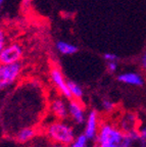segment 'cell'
<instances>
[{"label": "cell", "mask_w": 146, "mask_h": 147, "mask_svg": "<svg viewBox=\"0 0 146 147\" xmlns=\"http://www.w3.org/2000/svg\"><path fill=\"white\" fill-rule=\"evenodd\" d=\"M45 135L50 141L69 146L76 138V133L73 126L66 121L54 119L45 127Z\"/></svg>", "instance_id": "1"}, {"label": "cell", "mask_w": 146, "mask_h": 147, "mask_svg": "<svg viewBox=\"0 0 146 147\" xmlns=\"http://www.w3.org/2000/svg\"><path fill=\"white\" fill-rule=\"evenodd\" d=\"M125 133L119 127L108 122H103L99 126V131L95 139V147H121Z\"/></svg>", "instance_id": "2"}, {"label": "cell", "mask_w": 146, "mask_h": 147, "mask_svg": "<svg viewBox=\"0 0 146 147\" xmlns=\"http://www.w3.org/2000/svg\"><path fill=\"white\" fill-rule=\"evenodd\" d=\"M20 62L10 64H0V92L12 86L22 74Z\"/></svg>", "instance_id": "3"}, {"label": "cell", "mask_w": 146, "mask_h": 147, "mask_svg": "<svg viewBox=\"0 0 146 147\" xmlns=\"http://www.w3.org/2000/svg\"><path fill=\"white\" fill-rule=\"evenodd\" d=\"M24 54V49L20 44L12 43L5 45L0 52V64H10L20 62Z\"/></svg>", "instance_id": "4"}, {"label": "cell", "mask_w": 146, "mask_h": 147, "mask_svg": "<svg viewBox=\"0 0 146 147\" xmlns=\"http://www.w3.org/2000/svg\"><path fill=\"white\" fill-rule=\"evenodd\" d=\"M68 108H69V117L72 122L77 126H83L86 121L87 113L81 100L74 98L70 99L68 102Z\"/></svg>", "instance_id": "5"}, {"label": "cell", "mask_w": 146, "mask_h": 147, "mask_svg": "<svg viewBox=\"0 0 146 147\" xmlns=\"http://www.w3.org/2000/svg\"><path fill=\"white\" fill-rule=\"evenodd\" d=\"M84 135L89 141H95L99 131V115L95 109L90 110L87 113L86 121L84 124Z\"/></svg>", "instance_id": "6"}, {"label": "cell", "mask_w": 146, "mask_h": 147, "mask_svg": "<svg viewBox=\"0 0 146 147\" xmlns=\"http://www.w3.org/2000/svg\"><path fill=\"white\" fill-rule=\"evenodd\" d=\"M49 113L55 119L66 121L69 117V108L68 102L64 97L55 96L49 102Z\"/></svg>", "instance_id": "7"}, {"label": "cell", "mask_w": 146, "mask_h": 147, "mask_svg": "<svg viewBox=\"0 0 146 147\" xmlns=\"http://www.w3.org/2000/svg\"><path fill=\"white\" fill-rule=\"evenodd\" d=\"M50 78L53 85L56 87L60 95L66 99H69V100L72 99V94L70 92L69 86H68V81H66L62 71L58 69V67H52L50 69Z\"/></svg>", "instance_id": "8"}, {"label": "cell", "mask_w": 146, "mask_h": 147, "mask_svg": "<svg viewBox=\"0 0 146 147\" xmlns=\"http://www.w3.org/2000/svg\"><path fill=\"white\" fill-rule=\"evenodd\" d=\"M38 135V130L35 126H24L14 133V139L16 142L25 144L34 140Z\"/></svg>", "instance_id": "9"}, {"label": "cell", "mask_w": 146, "mask_h": 147, "mask_svg": "<svg viewBox=\"0 0 146 147\" xmlns=\"http://www.w3.org/2000/svg\"><path fill=\"white\" fill-rule=\"evenodd\" d=\"M118 81L123 83V84L137 86V87L144 85L143 77L140 74L134 73V71H128V73L120 74L119 76H118Z\"/></svg>", "instance_id": "10"}, {"label": "cell", "mask_w": 146, "mask_h": 147, "mask_svg": "<svg viewBox=\"0 0 146 147\" xmlns=\"http://www.w3.org/2000/svg\"><path fill=\"white\" fill-rule=\"evenodd\" d=\"M119 128L124 133L136 131V130H138L137 117H135L134 115H132V113H128V115H124V117H122V121L120 123Z\"/></svg>", "instance_id": "11"}, {"label": "cell", "mask_w": 146, "mask_h": 147, "mask_svg": "<svg viewBox=\"0 0 146 147\" xmlns=\"http://www.w3.org/2000/svg\"><path fill=\"white\" fill-rule=\"evenodd\" d=\"M56 49L57 51L62 54L64 55H71L74 53L78 52V47L75 45H72V44L68 43V42L64 41H58L56 43Z\"/></svg>", "instance_id": "12"}, {"label": "cell", "mask_w": 146, "mask_h": 147, "mask_svg": "<svg viewBox=\"0 0 146 147\" xmlns=\"http://www.w3.org/2000/svg\"><path fill=\"white\" fill-rule=\"evenodd\" d=\"M68 86H69L70 92L72 94V98L77 99V100H82L84 97L83 88L74 81H68Z\"/></svg>", "instance_id": "13"}, {"label": "cell", "mask_w": 146, "mask_h": 147, "mask_svg": "<svg viewBox=\"0 0 146 147\" xmlns=\"http://www.w3.org/2000/svg\"><path fill=\"white\" fill-rule=\"evenodd\" d=\"M114 103L110 99H103L102 100V109L106 113H112L114 109Z\"/></svg>", "instance_id": "14"}, {"label": "cell", "mask_w": 146, "mask_h": 147, "mask_svg": "<svg viewBox=\"0 0 146 147\" xmlns=\"http://www.w3.org/2000/svg\"><path fill=\"white\" fill-rule=\"evenodd\" d=\"M138 133H139L140 138L146 143V122L138 127Z\"/></svg>", "instance_id": "15"}, {"label": "cell", "mask_w": 146, "mask_h": 147, "mask_svg": "<svg viewBox=\"0 0 146 147\" xmlns=\"http://www.w3.org/2000/svg\"><path fill=\"white\" fill-rule=\"evenodd\" d=\"M5 45H6V36L2 28H0V52L2 51Z\"/></svg>", "instance_id": "16"}, {"label": "cell", "mask_w": 146, "mask_h": 147, "mask_svg": "<svg viewBox=\"0 0 146 147\" xmlns=\"http://www.w3.org/2000/svg\"><path fill=\"white\" fill-rule=\"evenodd\" d=\"M107 69L110 73H116L118 69V63L116 61H107Z\"/></svg>", "instance_id": "17"}, {"label": "cell", "mask_w": 146, "mask_h": 147, "mask_svg": "<svg viewBox=\"0 0 146 147\" xmlns=\"http://www.w3.org/2000/svg\"><path fill=\"white\" fill-rule=\"evenodd\" d=\"M104 58L106 61H116V60L119 59V57L116 54H114V53H105Z\"/></svg>", "instance_id": "18"}, {"label": "cell", "mask_w": 146, "mask_h": 147, "mask_svg": "<svg viewBox=\"0 0 146 147\" xmlns=\"http://www.w3.org/2000/svg\"><path fill=\"white\" fill-rule=\"evenodd\" d=\"M47 147H66V146H64V145H62V144H59V143H55V142L50 141V142L48 143Z\"/></svg>", "instance_id": "19"}, {"label": "cell", "mask_w": 146, "mask_h": 147, "mask_svg": "<svg viewBox=\"0 0 146 147\" xmlns=\"http://www.w3.org/2000/svg\"><path fill=\"white\" fill-rule=\"evenodd\" d=\"M141 65H142V67H143L144 69H146V51H145V53L143 54V56H142V58H141Z\"/></svg>", "instance_id": "20"}, {"label": "cell", "mask_w": 146, "mask_h": 147, "mask_svg": "<svg viewBox=\"0 0 146 147\" xmlns=\"http://www.w3.org/2000/svg\"><path fill=\"white\" fill-rule=\"evenodd\" d=\"M3 1H4V0H0V6H1V4L3 3Z\"/></svg>", "instance_id": "21"}]
</instances>
